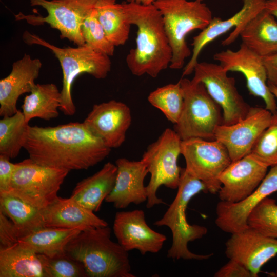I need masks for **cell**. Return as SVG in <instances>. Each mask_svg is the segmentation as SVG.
Returning <instances> with one entry per match:
<instances>
[{
  "label": "cell",
  "mask_w": 277,
  "mask_h": 277,
  "mask_svg": "<svg viewBox=\"0 0 277 277\" xmlns=\"http://www.w3.org/2000/svg\"><path fill=\"white\" fill-rule=\"evenodd\" d=\"M23 148L37 164L69 171L95 166L111 150L84 122L29 126Z\"/></svg>",
  "instance_id": "1"
},
{
  "label": "cell",
  "mask_w": 277,
  "mask_h": 277,
  "mask_svg": "<svg viewBox=\"0 0 277 277\" xmlns=\"http://www.w3.org/2000/svg\"><path fill=\"white\" fill-rule=\"evenodd\" d=\"M122 4L129 23L137 27L136 46L127 55V66L135 76L155 78L169 67L172 56L162 14L153 4Z\"/></svg>",
  "instance_id": "2"
},
{
  "label": "cell",
  "mask_w": 277,
  "mask_h": 277,
  "mask_svg": "<svg viewBox=\"0 0 277 277\" xmlns=\"http://www.w3.org/2000/svg\"><path fill=\"white\" fill-rule=\"evenodd\" d=\"M111 232L108 226L83 230L65 251L83 264L89 277H134L128 251L111 240Z\"/></svg>",
  "instance_id": "3"
},
{
  "label": "cell",
  "mask_w": 277,
  "mask_h": 277,
  "mask_svg": "<svg viewBox=\"0 0 277 277\" xmlns=\"http://www.w3.org/2000/svg\"><path fill=\"white\" fill-rule=\"evenodd\" d=\"M176 195L168 208L154 225L168 227L172 233V242L167 256L173 260H204L213 253L199 254L191 252L188 247L190 242L202 238L207 233V228L202 225L190 224L186 218V209L190 200L201 192H207L204 184L181 168Z\"/></svg>",
  "instance_id": "4"
},
{
  "label": "cell",
  "mask_w": 277,
  "mask_h": 277,
  "mask_svg": "<svg viewBox=\"0 0 277 277\" xmlns=\"http://www.w3.org/2000/svg\"><path fill=\"white\" fill-rule=\"evenodd\" d=\"M23 39L28 45H37L50 50L58 59L63 72V86L61 91L60 110L66 115L75 114L71 90L75 78L82 73H88L97 79L106 77L111 70L109 56L100 53L86 45L77 47L61 48L51 44L38 36L25 31Z\"/></svg>",
  "instance_id": "5"
},
{
  "label": "cell",
  "mask_w": 277,
  "mask_h": 277,
  "mask_svg": "<svg viewBox=\"0 0 277 277\" xmlns=\"http://www.w3.org/2000/svg\"><path fill=\"white\" fill-rule=\"evenodd\" d=\"M203 0H156L153 4L160 11L172 49L169 67L180 69L192 51L186 36L194 30H203L211 22L212 12Z\"/></svg>",
  "instance_id": "6"
},
{
  "label": "cell",
  "mask_w": 277,
  "mask_h": 277,
  "mask_svg": "<svg viewBox=\"0 0 277 277\" xmlns=\"http://www.w3.org/2000/svg\"><path fill=\"white\" fill-rule=\"evenodd\" d=\"M179 81L183 90L184 104L173 130L182 140L194 137L215 140L216 129L223 123L221 106L202 83L186 78Z\"/></svg>",
  "instance_id": "7"
},
{
  "label": "cell",
  "mask_w": 277,
  "mask_h": 277,
  "mask_svg": "<svg viewBox=\"0 0 277 277\" xmlns=\"http://www.w3.org/2000/svg\"><path fill=\"white\" fill-rule=\"evenodd\" d=\"M182 141L174 130L167 128L144 152L141 160L150 174L149 182L146 186L147 208L164 204L163 200L156 195L161 186L164 185L172 189L177 188L181 170L177 165V160L181 154Z\"/></svg>",
  "instance_id": "8"
},
{
  "label": "cell",
  "mask_w": 277,
  "mask_h": 277,
  "mask_svg": "<svg viewBox=\"0 0 277 277\" xmlns=\"http://www.w3.org/2000/svg\"><path fill=\"white\" fill-rule=\"evenodd\" d=\"M69 172L42 165L30 158L25 159L16 163L10 188L4 193L43 209L58 198L57 193Z\"/></svg>",
  "instance_id": "9"
},
{
  "label": "cell",
  "mask_w": 277,
  "mask_h": 277,
  "mask_svg": "<svg viewBox=\"0 0 277 277\" xmlns=\"http://www.w3.org/2000/svg\"><path fill=\"white\" fill-rule=\"evenodd\" d=\"M31 6L45 9V16L19 13L16 20H25L33 26L45 23L57 30L62 39L66 38L77 46H83L85 42L81 27L88 12L93 9L97 0H29Z\"/></svg>",
  "instance_id": "10"
},
{
  "label": "cell",
  "mask_w": 277,
  "mask_h": 277,
  "mask_svg": "<svg viewBox=\"0 0 277 277\" xmlns=\"http://www.w3.org/2000/svg\"><path fill=\"white\" fill-rule=\"evenodd\" d=\"M181 153L186 170L204 184L207 192L217 193L219 177L232 162L226 147L216 140L194 137L182 141Z\"/></svg>",
  "instance_id": "11"
},
{
  "label": "cell",
  "mask_w": 277,
  "mask_h": 277,
  "mask_svg": "<svg viewBox=\"0 0 277 277\" xmlns=\"http://www.w3.org/2000/svg\"><path fill=\"white\" fill-rule=\"evenodd\" d=\"M195 83H202L211 97L223 110V123L232 125L245 117L251 107L239 93L234 78L227 75L219 64L198 62L194 67Z\"/></svg>",
  "instance_id": "12"
},
{
  "label": "cell",
  "mask_w": 277,
  "mask_h": 277,
  "mask_svg": "<svg viewBox=\"0 0 277 277\" xmlns=\"http://www.w3.org/2000/svg\"><path fill=\"white\" fill-rule=\"evenodd\" d=\"M214 60L227 72H239L246 80L250 94L262 98L265 108L271 113L277 111L275 97L268 86L267 75L263 57L241 43L236 50L227 49L213 55Z\"/></svg>",
  "instance_id": "13"
},
{
  "label": "cell",
  "mask_w": 277,
  "mask_h": 277,
  "mask_svg": "<svg viewBox=\"0 0 277 277\" xmlns=\"http://www.w3.org/2000/svg\"><path fill=\"white\" fill-rule=\"evenodd\" d=\"M272 113L262 107H251L247 115L230 125L216 129L215 140L227 148L231 161L249 154L262 132L269 125Z\"/></svg>",
  "instance_id": "14"
},
{
  "label": "cell",
  "mask_w": 277,
  "mask_h": 277,
  "mask_svg": "<svg viewBox=\"0 0 277 277\" xmlns=\"http://www.w3.org/2000/svg\"><path fill=\"white\" fill-rule=\"evenodd\" d=\"M265 0H243L242 8L231 17L223 20L220 17H213L210 23L193 38L191 58L183 68V76L193 72L199 62V56L207 45L234 28L222 42V45L228 46L233 43L247 23L265 8Z\"/></svg>",
  "instance_id": "15"
},
{
  "label": "cell",
  "mask_w": 277,
  "mask_h": 277,
  "mask_svg": "<svg viewBox=\"0 0 277 277\" xmlns=\"http://www.w3.org/2000/svg\"><path fill=\"white\" fill-rule=\"evenodd\" d=\"M268 167L250 153L232 162L219 177L220 201L236 203L246 199L261 184Z\"/></svg>",
  "instance_id": "16"
},
{
  "label": "cell",
  "mask_w": 277,
  "mask_h": 277,
  "mask_svg": "<svg viewBox=\"0 0 277 277\" xmlns=\"http://www.w3.org/2000/svg\"><path fill=\"white\" fill-rule=\"evenodd\" d=\"M225 255L242 264L258 276L261 268L277 255V238L248 228L231 234L225 243Z\"/></svg>",
  "instance_id": "17"
},
{
  "label": "cell",
  "mask_w": 277,
  "mask_h": 277,
  "mask_svg": "<svg viewBox=\"0 0 277 277\" xmlns=\"http://www.w3.org/2000/svg\"><path fill=\"white\" fill-rule=\"evenodd\" d=\"M113 230L118 243L126 251L137 250L142 255L159 252L167 239L149 226L144 211L140 209L117 212Z\"/></svg>",
  "instance_id": "18"
},
{
  "label": "cell",
  "mask_w": 277,
  "mask_h": 277,
  "mask_svg": "<svg viewBox=\"0 0 277 277\" xmlns=\"http://www.w3.org/2000/svg\"><path fill=\"white\" fill-rule=\"evenodd\" d=\"M131 121L129 107L122 102L113 100L94 105L83 122L112 149L118 148L124 143Z\"/></svg>",
  "instance_id": "19"
},
{
  "label": "cell",
  "mask_w": 277,
  "mask_h": 277,
  "mask_svg": "<svg viewBox=\"0 0 277 277\" xmlns=\"http://www.w3.org/2000/svg\"><path fill=\"white\" fill-rule=\"evenodd\" d=\"M271 167L258 188L244 200L236 203L218 202L215 223L219 229L232 234L249 227L247 220L252 210L262 200L277 191V165Z\"/></svg>",
  "instance_id": "20"
},
{
  "label": "cell",
  "mask_w": 277,
  "mask_h": 277,
  "mask_svg": "<svg viewBox=\"0 0 277 277\" xmlns=\"http://www.w3.org/2000/svg\"><path fill=\"white\" fill-rule=\"evenodd\" d=\"M117 175L114 187L106 197V202L112 203L117 209H124L130 204L139 205L147 200V190L144 180L148 173L141 160L131 161L122 157L115 161Z\"/></svg>",
  "instance_id": "21"
},
{
  "label": "cell",
  "mask_w": 277,
  "mask_h": 277,
  "mask_svg": "<svg viewBox=\"0 0 277 277\" xmlns=\"http://www.w3.org/2000/svg\"><path fill=\"white\" fill-rule=\"evenodd\" d=\"M42 63L25 54L13 63L10 74L0 80V115L11 116L17 111L16 103L19 96L30 93L36 84Z\"/></svg>",
  "instance_id": "22"
},
{
  "label": "cell",
  "mask_w": 277,
  "mask_h": 277,
  "mask_svg": "<svg viewBox=\"0 0 277 277\" xmlns=\"http://www.w3.org/2000/svg\"><path fill=\"white\" fill-rule=\"evenodd\" d=\"M44 227L66 229L78 228L82 231L108 226V223L94 212L69 198H58L42 209Z\"/></svg>",
  "instance_id": "23"
},
{
  "label": "cell",
  "mask_w": 277,
  "mask_h": 277,
  "mask_svg": "<svg viewBox=\"0 0 277 277\" xmlns=\"http://www.w3.org/2000/svg\"><path fill=\"white\" fill-rule=\"evenodd\" d=\"M117 170L115 164L106 163L95 173L77 183L70 197L84 208L98 211L114 187Z\"/></svg>",
  "instance_id": "24"
},
{
  "label": "cell",
  "mask_w": 277,
  "mask_h": 277,
  "mask_svg": "<svg viewBox=\"0 0 277 277\" xmlns=\"http://www.w3.org/2000/svg\"><path fill=\"white\" fill-rule=\"evenodd\" d=\"M242 43L263 57L277 53V19L266 8L244 26Z\"/></svg>",
  "instance_id": "25"
},
{
  "label": "cell",
  "mask_w": 277,
  "mask_h": 277,
  "mask_svg": "<svg viewBox=\"0 0 277 277\" xmlns=\"http://www.w3.org/2000/svg\"><path fill=\"white\" fill-rule=\"evenodd\" d=\"M0 277H46L39 254L18 243L0 249Z\"/></svg>",
  "instance_id": "26"
},
{
  "label": "cell",
  "mask_w": 277,
  "mask_h": 277,
  "mask_svg": "<svg viewBox=\"0 0 277 277\" xmlns=\"http://www.w3.org/2000/svg\"><path fill=\"white\" fill-rule=\"evenodd\" d=\"M82 230L43 227L18 239L22 247L37 254L52 256L65 252L68 243Z\"/></svg>",
  "instance_id": "27"
},
{
  "label": "cell",
  "mask_w": 277,
  "mask_h": 277,
  "mask_svg": "<svg viewBox=\"0 0 277 277\" xmlns=\"http://www.w3.org/2000/svg\"><path fill=\"white\" fill-rule=\"evenodd\" d=\"M0 211L12 221L18 239L44 227L42 209L9 193L0 194Z\"/></svg>",
  "instance_id": "28"
},
{
  "label": "cell",
  "mask_w": 277,
  "mask_h": 277,
  "mask_svg": "<svg viewBox=\"0 0 277 277\" xmlns=\"http://www.w3.org/2000/svg\"><path fill=\"white\" fill-rule=\"evenodd\" d=\"M61 104V91L55 84H37L25 97L22 112L28 123L34 118L50 120L58 117Z\"/></svg>",
  "instance_id": "29"
},
{
  "label": "cell",
  "mask_w": 277,
  "mask_h": 277,
  "mask_svg": "<svg viewBox=\"0 0 277 277\" xmlns=\"http://www.w3.org/2000/svg\"><path fill=\"white\" fill-rule=\"evenodd\" d=\"M94 8L108 39L115 47L124 45L129 38L131 25L123 4L116 3V0H97Z\"/></svg>",
  "instance_id": "30"
},
{
  "label": "cell",
  "mask_w": 277,
  "mask_h": 277,
  "mask_svg": "<svg viewBox=\"0 0 277 277\" xmlns=\"http://www.w3.org/2000/svg\"><path fill=\"white\" fill-rule=\"evenodd\" d=\"M29 126L20 110L3 117L0 120V155L16 157L24 147Z\"/></svg>",
  "instance_id": "31"
},
{
  "label": "cell",
  "mask_w": 277,
  "mask_h": 277,
  "mask_svg": "<svg viewBox=\"0 0 277 277\" xmlns=\"http://www.w3.org/2000/svg\"><path fill=\"white\" fill-rule=\"evenodd\" d=\"M147 98L170 122L174 124L177 122L184 104V93L179 81L157 88L149 93Z\"/></svg>",
  "instance_id": "32"
},
{
  "label": "cell",
  "mask_w": 277,
  "mask_h": 277,
  "mask_svg": "<svg viewBox=\"0 0 277 277\" xmlns=\"http://www.w3.org/2000/svg\"><path fill=\"white\" fill-rule=\"evenodd\" d=\"M81 31L85 45L109 56L114 54L115 46L108 39L97 19L94 7L84 19Z\"/></svg>",
  "instance_id": "33"
},
{
  "label": "cell",
  "mask_w": 277,
  "mask_h": 277,
  "mask_svg": "<svg viewBox=\"0 0 277 277\" xmlns=\"http://www.w3.org/2000/svg\"><path fill=\"white\" fill-rule=\"evenodd\" d=\"M248 225L266 236L277 238V204L267 197L252 210L248 217Z\"/></svg>",
  "instance_id": "34"
},
{
  "label": "cell",
  "mask_w": 277,
  "mask_h": 277,
  "mask_svg": "<svg viewBox=\"0 0 277 277\" xmlns=\"http://www.w3.org/2000/svg\"><path fill=\"white\" fill-rule=\"evenodd\" d=\"M39 255L46 277H88L83 264L65 251L52 256Z\"/></svg>",
  "instance_id": "35"
},
{
  "label": "cell",
  "mask_w": 277,
  "mask_h": 277,
  "mask_svg": "<svg viewBox=\"0 0 277 277\" xmlns=\"http://www.w3.org/2000/svg\"><path fill=\"white\" fill-rule=\"evenodd\" d=\"M268 167L277 165V111L250 153Z\"/></svg>",
  "instance_id": "36"
},
{
  "label": "cell",
  "mask_w": 277,
  "mask_h": 277,
  "mask_svg": "<svg viewBox=\"0 0 277 277\" xmlns=\"http://www.w3.org/2000/svg\"><path fill=\"white\" fill-rule=\"evenodd\" d=\"M18 242L13 223L0 211V249L8 248Z\"/></svg>",
  "instance_id": "37"
},
{
  "label": "cell",
  "mask_w": 277,
  "mask_h": 277,
  "mask_svg": "<svg viewBox=\"0 0 277 277\" xmlns=\"http://www.w3.org/2000/svg\"><path fill=\"white\" fill-rule=\"evenodd\" d=\"M215 277H254L244 265L234 260L229 261L221 267L214 274Z\"/></svg>",
  "instance_id": "38"
},
{
  "label": "cell",
  "mask_w": 277,
  "mask_h": 277,
  "mask_svg": "<svg viewBox=\"0 0 277 277\" xmlns=\"http://www.w3.org/2000/svg\"><path fill=\"white\" fill-rule=\"evenodd\" d=\"M9 157L0 155V193L9 191L16 164L11 163Z\"/></svg>",
  "instance_id": "39"
},
{
  "label": "cell",
  "mask_w": 277,
  "mask_h": 277,
  "mask_svg": "<svg viewBox=\"0 0 277 277\" xmlns=\"http://www.w3.org/2000/svg\"><path fill=\"white\" fill-rule=\"evenodd\" d=\"M268 83L277 87V53L263 57Z\"/></svg>",
  "instance_id": "40"
},
{
  "label": "cell",
  "mask_w": 277,
  "mask_h": 277,
  "mask_svg": "<svg viewBox=\"0 0 277 277\" xmlns=\"http://www.w3.org/2000/svg\"><path fill=\"white\" fill-rule=\"evenodd\" d=\"M265 8L277 19V0H266Z\"/></svg>",
  "instance_id": "41"
},
{
  "label": "cell",
  "mask_w": 277,
  "mask_h": 277,
  "mask_svg": "<svg viewBox=\"0 0 277 277\" xmlns=\"http://www.w3.org/2000/svg\"><path fill=\"white\" fill-rule=\"evenodd\" d=\"M155 1L156 0H126V2L128 3H135L144 5H149L153 4Z\"/></svg>",
  "instance_id": "42"
},
{
  "label": "cell",
  "mask_w": 277,
  "mask_h": 277,
  "mask_svg": "<svg viewBox=\"0 0 277 277\" xmlns=\"http://www.w3.org/2000/svg\"><path fill=\"white\" fill-rule=\"evenodd\" d=\"M267 84L270 91L274 97L277 98V87L268 82Z\"/></svg>",
  "instance_id": "43"
},
{
  "label": "cell",
  "mask_w": 277,
  "mask_h": 277,
  "mask_svg": "<svg viewBox=\"0 0 277 277\" xmlns=\"http://www.w3.org/2000/svg\"><path fill=\"white\" fill-rule=\"evenodd\" d=\"M268 276L271 277H277V269L275 272L269 273Z\"/></svg>",
  "instance_id": "44"
},
{
  "label": "cell",
  "mask_w": 277,
  "mask_h": 277,
  "mask_svg": "<svg viewBox=\"0 0 277 277\" xmlns=\"http://www.w3.org/2000/svg\"><path fill=\"white\" fill-rule=\"evenodd\" d=\"M265 1H266V0H265Z\"/></svg>",
  "instance_id": "45"
}]
</instances>
